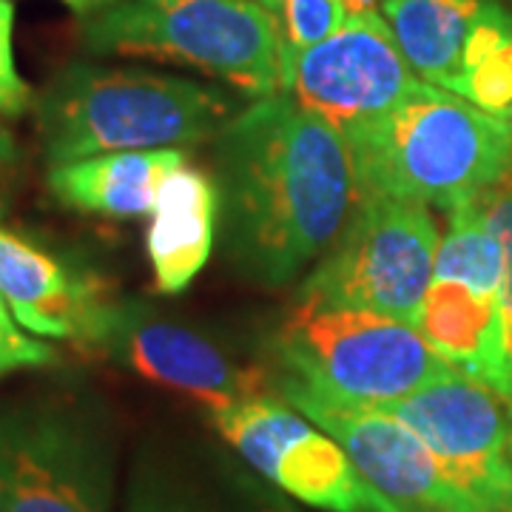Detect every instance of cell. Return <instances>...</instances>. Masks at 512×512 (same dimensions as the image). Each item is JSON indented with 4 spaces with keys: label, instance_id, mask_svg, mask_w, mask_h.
<instances>
[{
    "label": "cell",
    "instance_id": "6da1fadb",
    "mask_svg": "<svg viewBox=\"0 0 512 512\" xmlns=\"http://www.w3.org/2000/svg\"><path fill=\"white\" fill-rule=\"evenodd\" d=\"M225 262L256 288H288L322 259L359 205L342 131L291 94L259 97L214 140Z\"/></svg>",
    "mask_w": 512,
    "mask_h": 512
},
{
    "label": "cell",
    "instance_id": "7a4b0ae2",
    "mask_svg": "<svg viewBox=\"0 0 512 512\" xmlns=\"http://www.w3.org/2000/svg\"><path fill=\"white\" fill-rule=\"evenodd\" d=\"M237 114V97L220 86L86 60L63 66L35 97L49 165L117 151H183L217 140Z\"/></svg>",
    "mask_w": 512,
    "mask_h": 512
},
{
    "label": "cell",
    "instance_id": "3957f363",
    "mask_svg": "<svg viewBox=\"0 0 512 512\" xmlns=\"http://www.w3.org/2000/svg\"><path fill=\"white\" fill-rule=\"evenodd\" d=\"M342 137L359 197L453 211L481 200L512 165L510 123L430 83H419L382 117Z\"/></svg>",
    "mask_w": 512,
    "mask_h": 512
},
{
    "label": "cell",
    "instance_id": "277c9868",
    "mask_svg": "<svg viewBox=\"0 0 512 512\" xmlns=\"http://www.w3.org/2000/svg\"><path fill=\"white\" fill-rule=\"evenodd\" d=\"M80 40L92 55L183 63L256 100L285 92L279 18L259 0H117L83 18Z\"/></svg>",
    "mask_w": 512,
    "mask_h": 512
},
{
    "label": "cell",
    "instance_id": "5b68a950",
    "mask_svg": "<svg viewBox=\"0 0 512 512\" xmlns=\"http://www.w3.org/2000/svg\"><path fill=\"white\" fill-rule=\"evenodd\" d=\"M274 356L282 367L279 379L362 407L399 402L458 373L407 322L302 299L276 330Z\"/></svg>",
    "mask_w": 512,
    "mask_h": 512
},
{
    "label": "cell",
    "instance_id": "8992f818",
    "mask_svg": "<svg viewBox=\"0 0 512 512\" xmlns=\"http://www.w3.org/2000/svg\"><path fill=\"white\" fill-rule=\"evenodd\" d=\"M117 439L106 410L74 393L0 404V512H111Z\"/></svg>",
    "mask_w": 512,
    "mask_h": 512
},
{
    "label": "cell",
    "instance_id": "52a82bcc",
    "mask_svg": "<svg viewBox=\"0 0 512 512\" xmlns=\"http://www.w3.org/2000/svg\"><path fill=\"white\" fill-rule=\"evenodd\" d=\"M439 228L427 205L359 197L339 239L302 279L299 299L393 316L416 328L436 271Z\"/></svg>",
    "mask_w": 512,
    "mask_h": 512
},
{
    "label": "cell",
    "instance_id": "ba28073f",
    "mask_svg": "<svg viewBox=\"0 0 512 512\" xmlns=\"http://www.w3.org/2000/svg\"><path fill=\"white\" fill-rule=\"evenodd\" d=\"M447 214L416 330L458 373L487 384L504 399L501 245L481 200L464 202Z\"/></svg>",
    "mask_w": 512,
    "mask_h": 512
},
{
    "label": "cell",
    "instance_id": "9c48e42d",
    "mask_svg": "<svg viewBox=\"0 0 512 512\" xmlns=\"http://www.w3.org/2000/svg\"><path fill=\"white\" fill-rule=\"evenodd\" d=\"M220 436L282 493L325 512H402L367 481L345 447L271 393L211 410Z\"/></svg>",
    "mask_w": 512,
    "mask_h": 512
},
{
    "label": "cell",
    "instance_id": "30bf717a",
    "mask_svg": "<svg viewBox=\"0 0 512 512\" xmlns=\"http://www.w3.org/2000/svg\"><path fill=\"white\" fill-rule=\"evenodd\" d=\"M89 348L146 382L202 402L208 410L268 393V376L245 365L202 330L185 325L143 299L109 302Z\"/></svg>",
    "mask_w": 512,
    "mask_h": 512
},
{
    "label": "cell",
    "instance_id": "8fae6325",
    "mask_svg": "<svg viewBox=\"0 0 512 512\" xmlns=\"http://www.w3.org/2000/svg\"><path fill=\"white\" fill-rule=\"evenodd\" d=\"M376 410L407 424L473 504L512 512V430L495 390L453 373Z\"/></svg>",
    "mask_w": 512,
    "mask_h": 512
},
{
    "label": "cell",
    "instance_id": "7c38bea8",
    "mask_svg": "<svg viewBox=\"0 0 512 512\" xmlns=\"http://www.w3.org/2000/svg\"><path fill=\"white\" fill-rule=\"evenodd\" d=\"M387 20L376 12L348 20L293 60L285 92L325 123L348 134L390 111L419 86Z\"/></svg>",
    "mask_w": 512,
    "mask_h": 512
},
{
    "label": "cell",
    "instance_id": "4fadbf2b",
    "mask_svg": "<svg viewBox=\"0 0 512 512\" xmlns=\"http://www.w3.org/2000/svg\"><path fill=\"white\" fill-rule=\"evenodd\" d=\"M279 393L345 447L359 473L402 512H484L441 470L430 447L376 407L345 404L279 379Z\"/></svg>",
    "mask_w": 512,
    "mask_h": 512
},
{
    "label": "cell",
    "instance_id": "5bb4252c",
    "mask_svg": "<svg viewBox=\"0 0 512 512\" xmlns=\"http://www.w3.org/2000/svg\"><path fill=\"white\" fill-rule=\"evenodd\" d=\"M0 299L20 328L86 348L111 302L94 276L6 228H0Z\"/></svg>",
    "mask_w": 512,
    "mask_h": 512
},
{
    "label": "cell",
    "instance_id": "9a60e30c",
    "mask_svg": "<svg viewBox=\"0 0 512 512\" xmlns=\"http://www.w3.org/2000/svg\"><path fill=\"white\" fill-rule=\"evenodd\" d=\"M220 228V194L211 174L180 165L168 174L148 225V262L157 291L183 293L208 262Z\"/></svg>",
    "mask_w": 512,
    "mask_h": 512
},
{
    "label": "cell",
    "instance_id": "2e32d148",
    "mask_svg": "<svg viewBox=\"0 0 512 512\" xmlns=\"http://www.w3.org/2000/svg\"><path fill=\"white\" fill-rule=\"evenodd\" d=\"M185 163L180 148L157 151H117L74 163L49 165V191L57 202L80 214L109 220L151 217L160 188L171 171Z\"/></svg>",
    "mask_w": 512,
    "mask_h": 512
},
{
    "label": "cell",
    "instance_id": "e0dca14e",
    "mask_svg": "<svg viewBox=\"0 0 512 512\" xmlns=\"http://www.w3.org/2000/svg\"><path fill=\"white\" fill-rule=\"evenodd\" d=\"M490 0H382L404 60L424 83L456 94L470 35Z\"/></svg>",
    "mask_w": 512,
    "mask_h": 512
},
{
    "label": "cell",
    "instance_id": "ac0fdd59",
    "mask_svg": "<svg viewBox=\"0 0 512 512\" xmlns=\"http://www.w3.org/2000/svg\"><path fill=\"white\" fill-rule=\"evenodd\" d=\"M126 512H228L220 498L163 453H146L134 464Z\"/></svg>",
    "mask_w": 512,
    "mask_h": 512
},
{
    "label": "cell",
    "instance_id": "d6986e66",
    "mask_svg": "<svg viewBox=\"0 0 512 512\" xmlns=\"http://www.w3.org/2000/svg\"><path fill=\"white\" fill-rule=\"evenodd\" d=\"M490 228L501 245V362H504V402L512 399V165L510 171L481 197Z\"/></svg>",
    "mask_w": 512,
    "mask_h": 512
},
{
    "label": "cell",
    "instance_id": "ffe728a7",
    "mask_svg": "<svg viewBox=\"0 0 512 512\" xmlns=\"http://www.w3.org/2000/svg\"><path fill=\"white\" fill-rule=\"evenodd\" d=\"M348 23V15L339 0H282L279 6V29H282V52H285V83L293 60L322 43L336 29Z\"/></svg>",
    "mask_w": 512,
    "mask_h": 512
},
{
    "label": "cell",
    "instance_id": "44dd1931",
    "mask_svg": "<svg viewBox=\"0 0 512 512\" xmlns=\"http://www.w3.org/2000/svg\"><path fill=\"white\" fill-rule=\"evenodd\" d=\"M458 97L470 100L478 109L490 111L501 120L512 114V35L478 63L476 69L464 74Z\"/></svg>",
    "mask_w": 512,
    "mask_h": 512
},
{
    "label": "cell",
    "instance_id": "7402d4cb",
    "mask_svg": "<svg viewBox=\"0 0 512 512\" xmlns=\"http://www.w3.org/2000/svg\"><path fill=\"white\" fill-rule=\"evenodd\" d=\"M12 32H15V3L0 0V114L23 117L26 111L35 109V92L15 66Z\"/></svg>",
    "mask_w": 512,
    "mask_h": 512
},
{
    "label": "cell",
    "instance_id": "603a6c76",
    "mask_svg": "<svg viewBox=\"0 0 512 512\" xmlns=\"http://www.w3.org/2000/svg\"><path fill=\"white\" fill-rule=\"evenodd\" d=\"M57 362V350L40 339L26 336L18 328L15 316L0 299V373H12L23 367H46Z\"/></svg>",
    "mask_w": 512,
    "mask_h": 512
},
{
    "label": "cell",
    "instance_id": "cb8c5ba5",
    "mask_svg": "<svg viewBox=\"0 0 512 512\" xmlns=\"http://www.w3.org/2000/svg\"><path fill=\"white\" fill-rule=\"evenodd\" d=\"M20 171V151L15 134L0 123V217L9 211V202L15 194V180Z\"/></svg>",
    "mask_w": 512,
    "mask_h": 512
},
{
    "label": "cell",
    "instance_id": "d4e9b609",
    "mask_svg": "<svg viewBox=\"0 0 512 512\" xmlns=\"http://www.w3.org/2000/svg\"><path fill=\"white\" fill-rule=\"evenodd\" d=\"M72 12H77L80 18H86V15H92L97 9H106L111 3H117V0H63Z\"/></svg>",
    "mask_w": 512,
    "mask_h": 512
},
{
    "label": "cell",
    "instance_id": "484cf974",
    "mask_svg": "<svg viewBox=\"0 0 512 512\" xmlns=\"http://www.w3.org/2000/svg\"><path fill=\"white\" fill-rule=\"evenodd\" d=\"M259 3H265L271 12H276V18H279V6H282V0H259Z\"/></svg>",
    "mask_w": 512,
    "mask_h": 512
},
{
    "label": "cell",
    "instance_id": "4316f807",
    "mask_svg": "<svg viewBox=\"0 0 512 512\" xmlns=\"http://www.w3.org/2000/svg\"><path fill=\"white\" fill-rule=\"evenodd\" d=\"M507 407H510V430H512V399L507 402Z\"/></svg>",
    "mask_w": 512,
    "mask_h": 512
},
{
    "label": "cell",
    "instance_id": "83f0119b",
    "mask_svg": "<svg viewBox=\"0 0 512 512\" xmlns=\"http://www.w3.org/2000/svg\"><path fill=\"white\" fill-rule=\"evenodd\" d=\"M507 123H510V126H512V114H510V120H507Z\"/></svg>",
    "mask_w": 512,
    "mask_h": 512
},
{
    "label": "cell",
    "instance_id": "f1b7e54d",
    "mask_svg": "<svg viewBox=\"0 0 512 512\" xmlns=\"http://www.w3.org/2000/svg\"><path fill=\"white\" fill-rule=\"evenodd\" d=\"M0 376H3V373H0Z\"/></svg>",
    "mask_w": 512,
    "mask_h": 512
}]
</instances>
